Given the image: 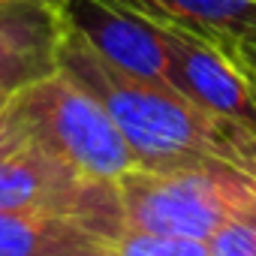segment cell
Returning <instances> with one entry per match:
<instances>
[{"mask_svg": "<svg viewBox=\"0 0 256 256\" xmlns=\"http://www.w3.org/2000/svg\"><path fill=\"white\" fill-rule=\"evenodd\" d=\"M108 250H112V256H208V241L139 232V229L124 226L108 241Z\"/></svg>", "mask_w": 256, "mask_h": 256, "instance_id": "10", "label": "cell"}, {"mask_svg": "<svg viewBox=\"0 0 256 256\" xmlns=\"http://www.w3.org/2000/svg\"><path fill=\"white\" fill-rule=\"evenodd\" d=\"M126 229L208 241L229 217L256 208V172L229 163L136 166L114 181Z\"/></svg>", "mask_w": 256, "mask_h": 256, "instance_id": "2", "label": "cell"}, {"mask_svg": "<svg viewBox=\"0 0 256 256\" xmlns=\"http://www.w3.org/2000/svg\"><path fill=\"white\" fill-rule=\"evenodd\" d=\"M24 208L76 217L106 241H112L124 229L114 184L90 181L72 172L34 142L0 154V211Z\"/></svg>", "mask_w": 256, "mask_h": 256, "instance_id": "4", "label": "cell"}, {"mask_svg": "<svg viewBox=\"0 0 256 256\" xmlns=\"http://www.w3.org/2000/svg\"><path fill=\"white\" fill-rule=\"evenodd\" d=\"M238 40H244V42L256 46V16H250V18L244 22V28H241V34H238Z\"/></svg>", "mask_w": 256, "mask_h": 256, "instance_id": "15", "label": "cell"}, {"mask_svg": "<svg viewBox=\"0 0 256 256\" xmlns=\"http://www.w3.org/2000/svg\"><path fill=\"white\" fill-rule=\"evenodd\" d=\"M0 4H6V0H0ZM40 4H52V6H60V0H40Z\"/></svg>", "mask_w": 256, "mask_h": 256, "instance_id": "16", "label": "cell"}, {"mask_svg": "<svg viewBox=\"0 0 256 256\" xmlns=\"http://www.w3.org/2000/svg\"><path fill=\"white\" fill-rule=\"evenodd\" d=\"M16 118L28 142L90 181L114 184L139 166L102 102L60 66L16 90Z\"/></svg>", "mask_w": 256, "mask_h": 256, "instance_id": "3", "label": "cell"}, {"mask_svg": "<svg viewBox=\"0 0 256 256\" xmlns=\"http://www.w3.org/2000/svg\"><path fill=\"white\" fill-rule=\"evenodd\" d=\"M28 145V136L16 118V90L0 88V154Z\"/></svg>", "mask_w": 256, "mask_h": 256, "instance_id": "12", "label": "cell"}, {"mask_svg": "<svg viewBox=\"0 0 256 256\" xmlns=\"http://www.w3.org/2000/svg\"><path fill=\"white\" fill-rule=\"evenodd\" d=\"M52 256H112V250H108V241H88V244H78V247L58 250Z\"/></svg>", "mask_w": 256, "mask_h": 256, "instance_id": "14", "label": "cell"}, {"mask_svg": "<svg viewBox=\"0 0 256 256\" xmlns=\"http://www.w3.org/2000/svg\"><path fill=\"white\" fill-rule=\"evenodd\" d=\"M58 12L64 28L88 40V46L108 64L148 82L172 84L163 30L148 16L120 0H60Z\"/></svg>", "mask_w": 256, "mask_h": 256, "instance_id": "6", "label": "cell"}, {"mask_svg": "<svg viewBox=\"0 0 256 256\" xmlns=\"http://www.w3.org/2000/svg\"><path fill=\"white\" fill-rule=\"evenodd\" d=\"M229 52L238 58V64L244 66V72L250 76V82H253V88H256V46H250V42H244V40H235V42L229 46Z\"/></svg>", "mask_w": 256, "mask_h": 256, "instance_id": "13", "label": "cell"}, {"mask_svg": "<svg viewBox=\"0 0 256 256\" xmlns=\"http://www.w3.org/2000/svg\"><path fill=\"white\" fill-rule=\"evenodd\" d=\"M58 66L102 102L136 151L139 166L229 163L256 172V136L208 114L172 84L148 82L108 64L70 28L58 40Z\"/></svg>", "mask_w": 256, "mask_h": 256, "instance_id": "1", "label": "cell"}, {"mask_svg": "<svg viewBox=\"0 0 256 256\" xmlns=\"http://www.w3.org/2000/svg\"><path fill=\"white\" fill-rule=\"evenodd\" d=\"M208 256H256V208L229 217L208 238Z\"/></svg>", "mask_w": 256, "mask_h": 256, "instance_id": "11", "label": "cell"}, {"mask_svg": "<svg viewBox=\"0 0 256 256\" xmlns=\"http://www.w3.org/2000/svg\"><path fill=\"white\" fill-rule=\"evenodd\" d=\"M64 22L58 6L40 0L0 4V88L18 90L58 70Z\"/></svg>", "mask_w": 256, "mask_h": 256, "instance_id": "7", "label": "cell"}, {"mask_svg": "<svg viewBox=\"0 0 256 256\" xmlns=\"http://www.w3.org/2000/svg\"><path fill=\"white\" fill-rule=\"evenodd\" d=\"M88 241L106 238L76 217L42 208L0 211V256H52Z\"/></svg>", "mask_w": 256, "mask_h": 256, "instance_id": "8", "label": "cell"}, {"mask_svg": "<svg viewBox=\"0 0 256 256\" xmlns=\"http://www.w3.org/2000/svg\"><path fill=\"white\" fill-rule=\"evenodd\" d=\"M157 28L163 30L169 48L172 88L208 114L256 136V88L238 58L187 28L169 22H157Z\"/></svg>", "mask_w": 256, "mask_h": 256, "instance_id": "5", "label": "cell"}, {"mask_svg": "<svg viewBox=\"0 0 256 256\" xmlns=\"http://www.w3.org/2000/svg\"><path fill=\"white\" fill-rule=\"evenodd\" d=\"M120 4L148 18L187 28L223 48H229L238 40L244 22L256 16V0H120Z\"/></svg>", "mask_w": 256, "mask_h": 256, "instance_id": "9", "label": "cell"}]
</instances>
